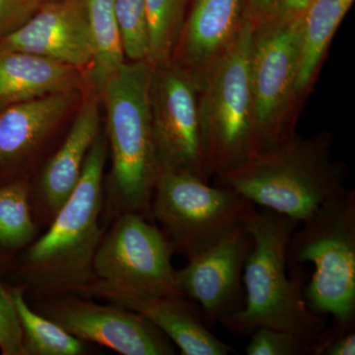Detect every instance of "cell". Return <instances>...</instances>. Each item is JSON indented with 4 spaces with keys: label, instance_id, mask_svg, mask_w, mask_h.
Returning a JSON list of instances; mask_svg holds the SVG:
<instances>
[{
    "label": "cell",
    "instance_id": "cell-19",
    "mask_svg": "<svg viewBox=\"0 0 355 355\" xmlns=\"http://www.w3.org/2000/svg\"><path fill=\"white\" fill-rule=\"evenodd\" d=\"M354 0H311L299 15L298 94L304 93L331 38Z\"/></svg>",
    "mask_w": 355,
    "mask_h": 355
},
{
    "label": "cell",
    "instance_id": "cell-10",
    "mask_svg": "<svg viewBox=\"0 0 355 355\" xmlns=\"http://www.w3.org/2000/svg\"><path fill=\"white\" fill-rule=\"evenodd\" d=\"M198 94V86L179 65L153 67L149 104L159 171L190 172L207 182Z\"/></svg>",
    "mask_w": 355,
    "mask_h": 355
},
{
    "label": "cell",
    "instance_id": "cell-18",
    "mask_svg": "<svg viewBox=\"0 0 355 355\" xmlns=\"http://www.w3.org/2000/svg\"><path fill=\"white\" fill-rule=\"evenodd\" d=\"M85 73L57 60L0 49V108L44 96L81 90Z\"/></svg>",
    "mask_w": 355,
    "mask_h": 355
},
{
    "label": "cell",
    "instance_id": "cell-21",
    "mask_svg": "<svg viewBox=\"0 0 355 355\" xmlns=\"http://www.w3.org/2000/svg\"><path fill=\"white\" fill-rule=\"evenodd\" d=\"M9 293L19 318L26 355H81L85 352L83 340L29 307L22 288L17 287Z\"/></svg>",
    "mask_w": 355,
    "mask_h": 355
},
{
    "label": "cell",
    "instance_id": "cell-2",
    "mask_svg": "<svg viewBox=\"0 0 355 355\" xmlns=\"http://www.w3.org/2000/svg\"><path fill=\"white\" fill-rule=\"evenodd\" d=\"M216 176L217 186L300 222L347 190L345 169L331 160L327 135L307 140L293 135Z\"/></svg>",
    "mask_w": 355,
    "mask_h": 355
},
{
    "label": "cell",
    "instance_id": "cell-14",
    "mask_svg": "<svg viewBox=\"0 0 355 355\" xmlns=\"http://www.w3.org/2000/svg\"><path fill=\"white\" fill-rule=\"evenodd\" d=\"M0 49L42 55L86 73L94 51L83 0H46L24 25L0 38Z\"/></svg>",
    "mask_w": 355,
    "mask_h": 355
},
{
    "label": "cell",
    "instance_id": "cell-24",
    "mask_svg": "<svg viewBox=\"0 0 355 355\" xmlns=\"http://www.w3.org/2000/svg\"><path fill=\"white\" fill-rule=\"evenodd\" d=\"M114 11L125 57L146 60L149 40L144 0H114Z\"/></svg>",
    "mask_w": 355,
    "mask_h": 355
},
{
    "label": "cell",
    "instance_id": "cell-1",
    "mask_svg": "<svg viewBox=\"0 0 355 355\" xmlns=\"http://www.w3.org/2000/svg\"><path fill=\"white\" fill-rule=\"evenodd\" d=\"M244 224L253 247L243 272L245 304L220 324L235 335H251L259 328L288 331L314 347L326 329L324 316L308 307L303 294L304 277L298 270L288 277L287 247L300 221L253 205Z\"/></svg>",
    "mask_w": 355,
    "mask_h": 355
},
{
    "label": "cell",
    "instance_id": "cell-23",
    "mask_svg": "<svg viewBox=\"0 0 355 355\" xmlns=\"http://www.w3.org/2000/svg\"><path fill=\"white\" fill-rule=\"evenodd\" d=\"M35 235L27 186L14 183L0 187V246L19 249Z\"/></svg>",
    "mask_w": 355,
    "mask_h": 355
},
{
    "label": "cell",
    "instance_id": "cell-22",
    "mask_svg": "<svg viewBox=\"0 0 355 355\" xmlns=\"http://www.w3.org/2000/svg\"><path fill=\"white\" fill-rule=\"evenodd\" d=\"M188 0H144L149 48L146 60L153 67L172 64L184 23Z\"/></svg>",
    "mask_w": 355,
    "mask_h": 355
},
{
    "label": "cell",
    "instance_id": "cell-13",
    "mask_svg": "<svg viewBox=\"0 0 355 355\" xmlns=\"http://www.w3.org/2000/svg\"><path fill=\"white\" fill-rule=\"evenodd\" d=\"M104 299L141 315L178 345L184 355H227L234 352L210 331L200 307L186 297L132 291L95 279L76 292Z\"/></svg>",
    "mask_w": 355,
    "mask_h": 355
},
{
    "label": "cell",
    "instance_id": "cell-6",
    "mask_svg": "<svg viewBox=\"0 0 355 355\" xmlns=\"http://www.w3.org/2000/svg\"><path fill=\"white\" fill-rule=\"evenodd\" d=\"M254 21L248 11L239 35L200 87L198 112L207 172L227 171L256 154L250 49Z\"/></svg>",
    "mask_w": 355,
    "mask_h": 355
},
{
    "label": "cell",
    "instance_id": "cell-30",
    "mask_svg": "<svg viewBox=\"0 0 355 355\" xmlns=\"http://www.w3.org/2000/svg\"><path fill=\"white\" fill-rule=\"evenodd\" d=\"M272 0H247V8L254 24L260 22L268 12Z\"/></svg>",
    "mask_w": 355,
    "mask_h": 355
},
{
    "label": "cell",
    "instance_id": "cell-5",
    "mask_svg": "<svg viewBox=\"0 0 355 355\" xmlns=\"http://www.w3.org/2000/svg\"><path fill=\"white\" fill-rule=\"evenodd\" d=\"M314 265L303 289L315 314L331 315L336 322L355 319V191L327 200L292 233L287 266L292 270Z\"/></svg>",
    "mask_w": 355,
    "mask_h": 355
},
{
    "label": "cell",
    "instance_id": "cell-11",
    "mask_svg": "<svg viewBox=\"0 0 355 355\" xmlns=\"http://www.w3.org/2000/svg\"><path fill=\"white\" fill-rule=\"evenodd\" d=\"M39 311L83 342L99 343L123 355L175 354L171 340L162 331L121 306L60 294L42 302Z\"/></svg>",
    "mask_w": 355,
    "mask_h": 355
},
{
    "label": "cell",
    "instance_id": "cell-7",
    "mask_svg": "<svg viewBox=\"0 0 355 355\" xmlns=\"http://www.w3.org/2000/svg\"><path fill=\"white\" fill-rule=\"evenodd\" d=\"M226 187H211L190 172H160L151 216L163 226L175 252L187 260L244 223L253 207Z\"/></svg>",
    "mask_w": 355,
    "mask_h": 355
},
{
    "label": "cell",
    "instance_id": "cell-3",
    "mask_svg": "<svg viewBox=\"0 0 355 355\" xmlns=\"http://www.w3.org/2000/svg\"><path fill=\"white\" fill-rule=\"evenodd\" d=\"M108 140L98 135L84 162L73 193L53 219L50 230L26 254V282L42 296L76 293L95 279L93 260L103 238L99 226L103 173Z\"/></svg>",
    "mask_w": 355,
    "mask_h": 355
},
{
    "label": "cell",
    "instance_id": "cell-27",
    "mask_svg": "<svg viewBox=\"0 0 355 355\" xmlns=\"http://www.w3.org/2000/svg\"><path fill=\"white\" fill-rule=\"evenodd\" d=\"M355 319L336 322L324 329L312 349V355H354Z\"/></svg>",
    "mask_w": 355,
    "mask_h": 355
},
{
    "label": "cell",
    "instance_id": "cell-20",
    "mask_svg": "<svg viewBox=\"0 0 355 355\" xmlns=\"http://www.w3.org/2000/svg\"><path fill=\"white\" fill-rule=\"evenodd\" d=\"M92 39L93 62L85 73L91 90L100 91L125 64V53L114 11V0H83Z\"/></svg>",
    "mask_w": 355,
    "mask_h": 355
},
{
    "label": "cell",
    "instance_id": "cell-29",
    "mask_svg": "<svg viewBox=\"0 0 355 355\" xmlns=\"http://www.w3.org/2000/svg\"><path fill=\"white\" fill-rule=\"evenodd\" d=\"M310 2L311 0H272L268 12L260 22L263 21L282 22V21L295 19L304 11Z\"/></svg>",
    "mask_w": 355,
    "mask_h": 355
},
{
    "label": "cell",
    "instance_id": "cell-16",
    "mask_svg": "<svg viewBox=\"0 0 355 355\" xmlns=\"http://www.w3.org/2000/svg\"><path fill=\"white\" fill-rule=\"evenodd\" d=\"M99 101L93 90L85 96L64 144L44 167L40 189L44 207L53 217L73 193L89 150L101 132Z\"/></svg>",
    "mask_w": 355,
    "mask_h": 355
},
{
    "label": "cell",
    "instance_id": "cell-4",
    "mask_svg": "<svg viewBox=\"0 0 355 355\" xmlns=\"http://www.w3.org/2000/svg\"><path fill=\"white\" fill-rule=\"evenodd\" d=\"M153 67L146 60L125 62L100 91L107 114L114 203L123 212L151 216L159 168L151 127L149 86Z\"/></svg>",
    "mask_w": 355,
    "mask_h": 355
},
{
    "label": "cell",
    "instance_id": "cell-12",
    "mask_svg": "<svg viewBox=\"0 0 355 355\" xmlns=\"http://www.w3.org/2000/svg\"><path fill=\"white\" fill-rule=\"evenodd\" d=\"M244 223L175 270L180 293L198 304L207 324L220 323L245 304L243 272L253 247Z\"/></svg>",
    "mask_w": 355,
    "mask_h": 355
},
{
    "label": "cell",
    "instance_id": "cell-8",
    "mask_svg": "<svg viewBox=\"0 0 355 355\" xmlns=\"http://www.w3.org/2000/svg\"><path fill=\"white\" fill-rule=\"evenodd\" d=\"M299 16L295 19L254 24L250 49V80L256 154L293 137L288 113L297 97ZM254 154V155H256Z\"/></svg>",
    "mask_w": 355,
    "mask_h": 355
},
{
    "label": "cell",
    "instance_id": "cell-9",
    "mask_svg": "<svg viewBox=\"0 0 355 355\" xmlns=\"http://www.w3.org/2000/svg\"><path fill=\"white\" fill-rule=\"evenodd\" d=\"M167 236L135 212H123L102 238L93 260L95 279L132 291L184 297L177 289Z\"/></svg>",
    "mask_w": 355,
    "mask_h": 355
},
{
    "label": "cell",
    "instance_id": "cell-25",
    "mask_svg": "<svg viewBox=\"0 0 355 355\" xmlns=\"http://www.w3.org/2000/svg\"><path fill=\"white\" fill-rule=\"evenodd\" d=\"M247 355H312V347L288 331L259 328L251 334Z\"/></svg>",
    "mask_w": 355,
    "mask_h": 355
},
{
    "label": "cell",
    "instance_id": "cell-17",
    "mask_svg": "<svg viewBox=\"0 0 355 355\" xmlns=\"http://www.w3.org/2000/svg\"><path fill=\"white\" fill-rule=\"evenodd\" d=\"M80 90L67 91L0 108V162L33 153L78 103Z\"/></svg>",
    "mask_w": 355,
    "mask_h": 355
},
{
    "label": "cell",
    "instance_id": "cell-15",
    "mask_svg": "<svg viewBox=\"0 0 355 355\" xmlns=\"http://www.w3.org/2000/svg\"><path fill=\"white\" fill-rule=\"evenodd\" d=\"M247 14V0H193L173 64L183 69L200 88L237 38Z\"/></svg>",
    "mask_w": 355,
    "mask_h": 355
},
{
    "label": "cell",
    "instance_id": "cell-28",
    "mask_svg": "<svg viewBox=\"0 0 355 355\" xmlns=\"http://www.w3.org/2000/svg\"><path fill=\"white\" fill-rule=\"evenodd\" d=\"M46 0H0V38L24 25Z\"/></svg>",
    "mask_w": 355,
    "mask_h": 355
},
{
    "label": "cell",
    "instance_id": "cell-26",
    "mask_svg": "<svg viewBox=\"0 0 355 355\" xmlns=\"http://www.w3.org/2000/svg\"><path fill=\"white\" fill-rule=\"evenodd\" d=\"M0 350L4 355H26L17 311L8 293L0 286Z\"/></svg>",
    "mask_w": 355,
    "mask_h": 355
}]
</instances>
